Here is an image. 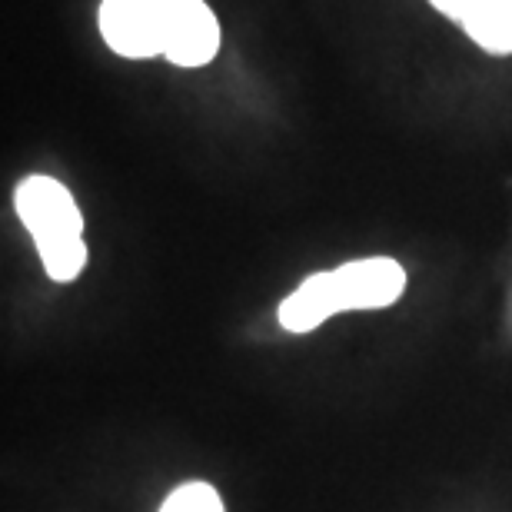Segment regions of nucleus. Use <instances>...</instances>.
Listing matches in <instances>:
<instances>
[{
  "instance_id": "obj_1",
  "label": "nucleus",
  "mask_w": 512,
  "mask_h": 512,
  "mask_svg": "<svg viewBox=\"0 0 512 512\" xmlns=\"http://www.w3.org/2000/svg\"><path fill=\"white\" fill-rule=\"evenodd\" d=\"M100 34L120 57H167L177 67H207L220 50V20L207 0H104Z\"/></svg>"
},
{
  "instance_id": "obj_2",
  "label": "nucleus",
  "mask_w": 512,
  "mask_h": 512,
  "mask_svg": "<svg viewBox=\"0 0 512 512\" xmlns=\"http://www.w3.org/2000/svg\"><path fill=\"white\" fill-rule=\"evenodd\" d=\"M406 290L403 266L389 256L353 260L336 270L313 273L280 303V326L290 333H310L336 313L383 310Z\"/></svg>"
},
{
  "instance_id": "obj_3",
  "label": "nucleus",
  "mask_w": 512,
  "mask_h": 512,
  "mask_svg": "<svg viewBox=\"0 0 512 512\" xmlns=\"http://www.w3.org/2000/svg\"><path fill=\"white\" fill-rule=\"evenodd\" d=\"M14 207L20 223L37 243V253L44 260L50 280L70 283L77 280L87 263L84 243V217L70 190L54 177H27L20 180L14 193Z\"/></svg>"
},
{
  "instance_id": "obj_4",
  "label": "nucleus",
  "mask_w": 512,
  "mask_h": 512,
  "mask_svg": "<svg viewBox=\"0 0 512 512\" xmlns=\"http://www.w3.org/2000/svg\"><path fill=\"white\" fill-rule=\"evenodd\" d=\"M429 4L456 20L486 54H512V0H429Z\"/></svg>"
},
{
  "instance_id": "obj_5",
  "label": "nucleus",
  "mask_w": 512,
  "mask_h": 512,
  "mask_svg": "<svg viewBox=\"0 0 512 512\" xmlns=\"http://www.w3.org/2000/svg\"><path fill=\"white\" fill-rule=\"evenodd\" d=\"M160 512H223V499L210 483H183L167 496Z\"/></svg>"
}]
</instances>
